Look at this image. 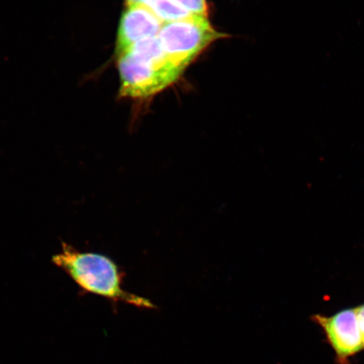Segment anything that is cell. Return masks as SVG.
Returning a JSON list of instances; mask_svg holds the SVG:
<instances>
[{
	"label": "cell",
	"mask_w": 364,
	"mask_h": 364,
	"mask_svg": "<svg viewBox=\"0 0 364 364\" xmlns=\"http://www.w3.org/2000/svg\"><path fill=\"white\" fill-rule=\"evenodd\" d=\"M191 15L208 18V8L206 0H173Z\"/></svg>",
	"instance_id": "cell-7"
},
{
	"label": "cell",
	"mask_w": 364,
	"mask_h": 364,
	"mask_svg": "<svg viewBox=\"0 0 364 364\" xmlns=\"http://www.w3.org/2000/svg\"><path fill=\"white\" fill-rule=\"evenodd\" d=\"M311 320L320 327L336 364H352L351 359L364 350L354 308L341 309L331 316L316 314Z\"/></svg>",
	"instance_id": "cell-4"
},
{
	"label": "cell",
	"mask_w": 364,
	"mask_h": 364,
	"mask_svg": "<svg viewBox=\"0 0 364 364\" xmlns=\"http://www.w3.org/2000/svg\"><path fill=\"white\" fill-rule=\"evenodd\" d=\"M354 309L355 312H356L358 328L359 331H360L364 348V304H360V306L354 307Z\"/></svg>",
	"instance_id": "cell-8"
},
{
	"label": "cell",
	"mask_w": 364,
	"mask_h": 364,
	"mask_svg": "<svg viewBox=\"0 0 364 364\" xmlns=\"http://www.w3.org/2000/svg\"><path fill=\"white\" fill-rule=\"evenodd\" d=\"M162 26L163 23L143 4L126 6L118 26L116 57L142 41L156 38Z\"/></svg>",
	"instance_id": "cell-5"
},
{
	"label": "cell",
	"mask_w": 364,
	"mask_h": 364,
	"mask_svg": "<svg viewBox=\"0 0 364 364\" xmlns=\"http://www.w3.org/2000/svg\"><path fill=\"white\" fill-rule=\"evenodd\" d=\"M225 36L213 28L208 18L192 16L165 23L157 38L166 58L185 70L205 49Z\"/></svg>",
	"instance_id": "cell-3"
},
{
	"label": "cell",
	"mask_w": 364,
	"mask_h": 364,
	"mask_svg": "<svg viewBox=\"0 0 364 364\" xmlns=\"http://www.w3.org/2000/svg\"><path fill=\"white\" fill-rule=\"evenodd\" d=\"M60 252L51 261L75 282L81 295L93 294L110 301L114 307L120 303L143 309L156 308L149 299L127 292L124 288L125 272L112 258L97 252H81L62 241Z\"/></svg>",
	"instance_id": "cell-1"
},
{
	"label": "cell",
	"mask_w": 364,
	"mask_h": 364,
	"mask_svg": "<svg viewBox=\"0 0 364 364\" xmlns=\"http://www.w3.org/2000/svg\"><path fill=\"white\" fill-rule=\"evenodd\" d=\"M141 4L151 11L163 24L192 16L173 0H144Z\"/></svg>",
	"instance_id": "cell-6"
},
{
	"label": "cell",
	"mask_w": 364,
	"mask_h": 364,
	"mask_svg": "<svg viewBox=\"0 0 364 364\" xmlns=\"http://www.w3.org/2000/svg\"><path fill=\"white\" fill-rule=\"evenodd\" d=\"M120 76L119 97L144 100L169 87L184 70L169 60L157 36L136 43L117 57Z\"/></svg>",
	"instance_id": "cell-2"
},
{
	"label": "cell",
	"mask_w": 364,
	"mask_h": 364,
	"mask_svg": "<svg viewBox=\"0 0 364 364\" xmlns=\"http://www.w3.org/2000/svg\"><path fill=\"white\" fill-rule=\"evenodd\" d=\"M144 0H125V6H132V4H141Z\"/></svg>",
	"instance_id": "cell-9"
}]
</instances>
